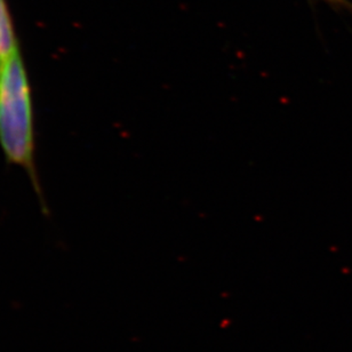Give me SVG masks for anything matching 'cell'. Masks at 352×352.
I'll use <instances>...</instances> for the list:
<instances>
[{"mask_svg":"<svg viewBox=\"0 0 352 352\" xmlns=\"http://www.w3.org/2000/svg\"><path fill=\"white\" fill-rule=\"evenodd\" d=\"M0 148L8 163L30 176L36 192V138L32 91L21 53L0 65Z\"/></svg>","mask_w":352,"mask_h":352,"instance_id":"1","label":"cell"},{"mask_svg":"<svg viewBox=\"0 0 352 352\" xmlns=\"http://www.w3.org/2000/svg\"><path fill=\"white\" fill-rule=\"evenodd\" d=\"M21 53L13 17L6 0H0V65Z\"/></svg>","mask_w":352,"mask_h":352,"instance_id":"2","label":"cell"},{"mask_svg":"<svg viewBox=\"0 0 352 352\" xmlns=\"http://www.w3.org/2000/svg\"><path fill=\"white\" fill-rule=\"evenodd\" d=\"M329 1H333L334 3H340V5H348L344 0H329Z\"/></svg>","mask_w":352,"mask_h":352,"instance_id":"3","label":"cell"}]
</instances>
